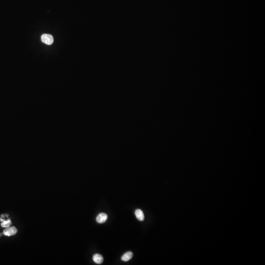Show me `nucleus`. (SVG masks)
<instances>
[{"label":"nucleus","instance_id":"1","mask_svg":"<svg viewBox=\"0 0 265 265\" xmlns=\"http://www.w3.org/2000/svg\"><path fill=\"white\" fill-rule=\"evenodd\" d=\"M41 40L43 42L47 44L50 45L54 42V38L52 35L49 34H44L41 36Z\"/></svg>","mask_w":265,"mask_h":265},{"label":"nucleus","instance_id":"2","mask_svg":"<svg viewBox=\"0 0 265 265\" xmlns=\"http://www.w3.org/2000/svg\"><path fill=\"white\" fill-rule=\"evenodd\" d=\"M17 232V229L16 227L12 226V227H10L4 230L3 234L4 235L7 236H11L14 235L15 234H16Z\"/></svg>","mask_w":265,"mask_h":265},{"label":"nucleus","instance_id":"3","mask_svg":"<svg viewBox=\"0 0 265 265\" xmlns=\"http://www.w3.org/2000/svg\"><path fill=\"white\" fill-rule=\"evenodd\" d=\"M108 217L107 214H106V213H100L96 217V221L98 223H103L107 221Z\"/></svg>","mask_w":265,"mask_h":265},{"label":"nucleus","instance_id":"4","mask_svg":"<svg viewBox=\"0 0 265 265\" xmlns=\"http://www.w3.org/2000/svg\"><path fill=\"white\" fill-rule=\"evenodd\" d=\"M135 217L139 221H142L144 220V215L142 210L141 209H137L135 211Z\"/></svg>","mask_w":265,"mask_h":265},{"label":"nucleus","instance_id":"5","mask_svg":"<svg viewBox=\"0 0 265 265\" xmlns=\"http://www.w3.org/2000/svg\"><path fill=\"white\" fill-rule=\"evenodd\" d=\"M93 260L95 263L97 264H101L104 261L103 257L99 254H95L93 255Z\"/></svg>","mask_w":265,"mask_h":265},{"label":"nucleus","instance_id":"6","mask_svg":"<svg viewBox=\"0 0 265 265\" xmlns=\"http://www.w3.org/2000/svg\"><path fill=\"white\" fill-rule=\"evenodd\" d=\"M133 256V253L131 251H128L122 257V260L124 262H127L131 259Z\"/></svg>","mask_w":265,"mask_h":265},{"label":"nucleus","instance_id":"7","mask_svg":"<svg viewBox=\"0 0 265 265\" xmlns=\"http://www.w3.org/2000/svg\"><path fill=\"white\" fill-rule=\"evenodd\" d=\"M11 224H12V223H11V220H10V219H9L7 220H5L4 222H2L1 224V225L2 227L7 228V227H10L11 225Z\"/></svg>","mask_w":265,"mask_h":265},{"label":"nucleus","instance_id":"8","mask_svg":"<svg viewBox=\"0 0 265 265\" xmlns=\"http://www.w3.org/2000/svg\"><path fill=\"white\" fill-rule=\"evenodd\" d=\"M4 220H4V219H2L1 217H0V221H1V223H2V222H4Z\"/></svg>","mask_w":265,"mask_h":265},{"label":"nucleus","instance_id":"9","mask_svg":"<svg viewBox=\"0 0 265 265\" xmlns=\"http://www.w3.org/2000/svg\"><path fill=\"white\" fill-rule=\"evenodd\" d=\"M1 217H5V214H1Z\"/></svg>","mask_w":265,"mask_h":265}]
</instances>
